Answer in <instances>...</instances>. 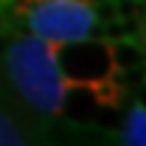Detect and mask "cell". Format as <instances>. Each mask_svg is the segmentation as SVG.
Wrapping results in <instances>:
<instances>
[{
    "mask_svg": "<svg viewBox=\"0 0 146 146\" xmlns=\"http://www.w3.org/2000/svg\"><path fill=\"white\" fill-rule=\"evenodd\" d=\"M89 5H92L95 22H111V19H116V5H114V0H98V3H89Z\"/></svg>",
    "mask_w": 146,
    "mask_h": 146,
    "instance_id": "ba28073f",
    "label": "cell"
},
{
    "mask_svg": "<svg viewBox=\"0 0 146 146\" xmlns=\"http://www.w3.org/2000/svg\"><path fill=\"white\" fill-rule=\"evenodd\" d=\"M108 46H111V62H114L116 73L143 65V49H141V43H135V38L122 35V38L108 41Z\"/></svg>",
    "mask_w": 146,
    "mask_h": 146,
    "instance_id": "5b68a950",
    "label": "cell"
},
{
    "mask_svg": "<svg viewBox=\"0 0 146 146\" xmlns=\"http://www.w3.org/2000/svg\"><path fill=\"white\" fill-rule=\"evenodd\" d=\"M5 3H8V0H0V8H3V5H5Z\"/></svg>",
    "mask_w": 146,
    "mask_h": 146,
    "instance_id": "9c48e42d",
    "label": "cell"
},
{
    "mask_svg": "<svg viewBox=\"0 0 146 146\" xmlns=\"http://www.w3.org/2000/svg\"><path fill=\"white\" fill-rule=\"evenodd\" d=\"M122 143L127 146H143L146 143V111L141 103H135L130 108L125 119V127H122Z\"/></svg>",
    "mask_w": 146,
    "mask_h": 146,
    "instance_id": "8992f818",
    "label": "cell"
},
{
    "mask_svg": "<svg viewBox=\"0 0 146 146\" xmlns=\"http://www.w3.org/2000/svg\"><path fill=\"white\" fill-rule=\"evenodd\" d=\"M11 84L30 108L60 114L65 81L54 62V43L41 35H16L5 52Z\"/></svg>",
    "mask_w": 146,
    "mask_h": 146,
    "instance_id": "6da1fadb",
    "label": "cell"
},
{
    "mask_svg": "<svg viewBox=\"0 0 146 146\" xmlns=\"http://www.w3.org/2000/svg\"><path fill=\"white\" fill-rule=\"evenodd\" d=\"M98 106L100 103L95 98L92 84H68L62 89L60 111L68 116V122H73V125H92Z\"/></svg>",
    "mask_w": 146,
    "mask_h": 146,
    "instance_id": "277c9868",
    "label": "cell"
},
{
    "mask_svg": "<svg viewBox=\"0 0 146 146\" xmlns=\"http://www.w3.org/2000/svg\"><path fill=\"white\" fill-rule=\"evenodd\" d=\"M16 14L25 16L33 35H41L52 43L89 35L95 22L87 0H27L16 5Z\"/></svg>",
    "mask_w": 146,
    "mask_h": 146,
    "instance_id": "7a4b0ae2",
    "label": "cell"
},
{
    "mask_svg": "<svg viewBox=\"0 0 146 146\" xmlns=\"http://www.w3.org/2000/svg\"><path fill=\"white\" fill-rule=\"evenodd\" d=\"M54 62L68 84H98L114 76L111 46L106 38H76V41L54 43Z\"/></svg>",
    "mask_w": 146,
    "mask_h": 146,
    "instance_id": "3957f363",
    "label": "cell"
},
{
    "mask_svg": "<svg viewBox=\"0 0 146 146\" xmlns=\"http://www.w3.org/2000/svg\"><path fill=\"white\" fill-rule=\"evenodd\" d=\"M25 138H22V130L14 125L8 114L0 111V146H22Z\"/></svg>",
    "mask_w": 146,
    "mask_h": 146,
    "instance_id": "52a82bcc",
    "label": "cell"
}]
</instances>
